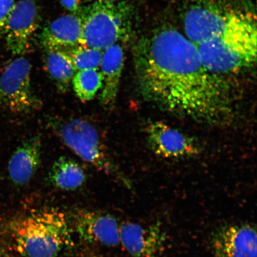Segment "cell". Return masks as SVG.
Wrapping results in <instances>:
<instances>
[{
	"mask_svg": "<svg viewBox=\"0 0 257 257\" xmlns=\"http://www.w3.org/2000/svg\"><path fill=\"white\" fill-rule=\"evenodd\" d=\"M15 3V0H0V38L4 35L9 16Z\"/></svg>",
	"mask_w": 257,
	"mask_h": 257,
	"instance_id": "cell-20",
	"label": "cell"
},
{
	"mask_svg": "<svg viewBox=\"0 0 257 257\" xmlns=\"http://www.w3.org/2000/svg\"><path fill=\"white\" fill-rule=\"evenodd\" d=\"M66 51L71 58L76 72L83 70H98L103 52V50L83 46H78Z\"/></svg>",
	"mask_w": 257,
	"mask_h": 257,
	"instance_id": "cell-19",
	"label": "cell"
},
{
	"mask_svg": "<svg viewBox=\"0 0 257 257\" xmlns=\"http://www.w3.org/2000/svg\"><path fill=\"white\" fill-rule=\"evenodd\" d=\"M0 257H5V256H3V255L2 254H0Z\"/></svg>",
	"mask_w": 257,
	"mask_h": 257,
	"instance_id": "cell-23",
	"label": "cell"
},
{
	"mask_svg": "<svg viewBox=\"0 0 257 257\" xmlns=\"http://www.w3.org/2000/svg\"><path fill=\"white\" fill-rule=\"evenodd\" d=\"M79 13L82 21L79 46L104 50L126 38L128 20L123 3L98 0Z\"/></svg>",
	"mask_w": 257,
	"mask_h": 257,
	"instance_id": "cell-5",
	"label": "cell"
},
{
	"mask_svg": "<svg viewBox=\"0 0 257 257\" xmlns=\"http://www.w3.org/2000/svg\"><path fill=\"white\" fill-rule=\"evenodd\" d=\"M82 21L79 13L60 16L45 27L40 41L46 50L69 51L79 46Z\"/></svg>",
	"mask_w": 257,
	"mask_h": 257,
	"instance_id": "cell-13",
	"label": "cell"
},
{
	"mask_svg": "<svg viewBox=\"0 0 257 257\" xmlns=\"http://www.w3.org/2000/svg\"><path fill=\"white\" fill-rule=\"evenodd\" d=\"M40 21V9L34 0L15 3L4 34L6 47L13 55L21 56L30 51Z\"/></svg>",
	"mask_w": 257,
	"mask_h": 257,
	"instance_id": "cell-7",
	"label": "cell"
},
{
	"mask_svg": "<svg viewBox=\"0 0 257 257\" xmlns=\"http://www.w3.org/2000/svg\"><path fill=\"white\" fill-rule=\"evenodd\" d=\"M146 135L153 152L164 158H185L199 153L194 140L163 122L156 121L148 124Z\"/></svg>",
	"mask_w": 257,
	"mask_h": 257,
	"instance_id": "cell-8",
	"label": "cell"
},
{
	"mask_svg": "<svg viewBox=\"0 0 257 257\" xmlns=\"http://www.w3.org/2000/svg\"><path fill=\"white\" fill-rule=\"evenodd\" d=\"M84 170L75 160L61 157L53 163L48 180L54 187L63 191H74L85 184Z\"/></svg>",
	"mask_w": 257,
	"mask_h": 257,
	"instance_id": "cell-17",
	"label": "cell"
},
{
	"mask_svg": "<svg viewBox=\"0 0 257 257\" xmlns=\"http://www.w3.org/2000/svg\"><path fill=\"white\" fill-rule=\"evenodd\" d=\"M124 51L119 44L106 48L102 52L100 67L103 85L100 94L101 104L106 108L114 107L119 89L124 66Z\"/></svg>",
	"mask_w": 257,
	"mask_h": 257,
	"instance_id": "cell-15",
	"label": "cell"
},
{
	"mask_svg": "<svg viewBox=\"0 0 257 257\" xmlns=\"http://www.w3.org/2000/svg\"><path fill=\"white\" fill-rule=\"evenodd\" d=\"M10 231L23 257H57L72 242L67 217L53 209L17 218L10 224Z\"/></svg>",
	"mask_w": 257,
	"mask_h": 257,
	"instance_id": "cell-3",
	"label": "cell"
},
{
	"mask_svg": "<svg viewBox=\"0 0 257 257\" xmlns=\"http://www.w3.org/2000/svg\"><path fill=\"white\" fill-rule=\"evenodd\" d=\"M44 57L45 70L58 91L64 94L69 91L76 73L71 58L67 51L62 50H46Z\"/></svg>",
	"mask_w": 257,
	"mask_h": 257,
	"instance_id": "cell-16",
	"label": "cell"
},
{
	"mask_svg": "<svg viewBox=\"0 0 257 257\" xmlns=\"http://www.w3.org/2000/svg\"><path fill=\"white\" fill-rule=\"evenodd\" d=\"M72 83L77 97L81 101L87 102L94 99L102 88L103 79L97 69L83 70L76 72Z\"/></svg>",
	"mask_w": 257,
	"mask_h": 257,
	"instance_id": "cell-18",
	"label": "cell"
},
{
	"mask_svg": "<svg viewBox=\"0 0 257 257\" xmlns=\"http://www.w3.org/2000/svg\"><path fill=\"white\" fill-rule=\"evenodd\" d=\"M135 67L141 94L163 110L205 124H224L233 116L228 83L205 68L197 46L172 28L138 43Z\"/></svg>",
	"mask_w": 257,
	"mask_h": 257,
	"instance_id": "cell-1",
	"label": "cell"
},
{
	"mask_svg": "<svg viewBox=\"0 0 257 257\" xmlns=\"http://www.w3.org/2000/svg\"><path fill=\"white\" fill-rule=\"evenodd\" d=\"M31 64L19 57L6 66L0 76V105L15 114H28L41 108L43 101L32 89Z\"/></svg>",
	"mask_w": 257,
	"mask_h": 257,
	"instance_id": "cell-6",
	"label": "cell"
},
{
	"mask_svg": "<svg viewBox=\"0 0 257 257\" xmlns=\"http://www.w3.org/2000/svg\"><path fill=\"white\" fill-rule=\"evenodd\" d=\"M234 14L208 8H192L185 16V35L197 46L220 34L229 24Z\"/></svg>",
	"mask_w": 257,
	"mask_h": 257,
	"instance_id": "cell-12",
	"label": "cell"
},
{
	"mask_svg": "<svg viewBox=\"0 0 257 257\" xmlns=\"http://www.w3.org/2000/svg\"><path fill=\"white\" fill-rule=\"evenodd\" d=\"M42 141L35 136L24 141L13 153L8 163L10 178L15 184H27L41 163Z\"/></svg>",
	"mask_w": 257,
	"mask_h": 257,
	"instance_id": "cell-14",
	"label": "cell"
},
{
	"mask_svg": "<svg viewBox=\"0 0 257 257\" xmlns=\"http://www.w3.org/2000/svg\"><path fill=\"white\" fill-rule=\"evenodd\" d=\"M196 46L205 68L227 82L226 76L238 75L256 63L255 22L249 16L234 13L220 34Z\"/></svg>",
	"mask_w": 257,
	"mask_h": 257,
	"instance_id": "cell-2",
	"label": "cell"
},
{
	"mask_svg": "<svg viewBox=\"0 0 257 257\" xmlns=\"http://www.w3.org/2000/svg\"><path fill=\"white\" fill-rule=\"evenodd\" d=\"M92 0H60L61 4L64 8L72 12V14L78 13L85 4L92 2Z\"/></svg>",
	"mask_w": 257,
	"mask_h": 257,
	"instance_id": "cell-21",
	"label": "cell"
},
{
	"mask_svg": "<svg viewBox=\"0 0 257 257\" xmlns=\"http://www.w3.org/2000/svg\"><path fill=\"white\" fill-rule=\"evenodd\" d=\"M48 126L80 158L130 187V182L115 165L96 127L86 120L50 117Z\"/></svg>",
	"mask_w": 257,
	"mask_h": 257,
	"instance_id": "cell-4",
	"label": "cell"
},
{
	"mask_svg": "<svg viewBox=\"0 0 257 257\" xmlns=\"http://www.w3.org/2000/svg\"><path fill=\"white\" fill-rule=\"evenodd\" d=\"M98 1L114 3V2H115L117 1V0H98Z\"/></svg>",
	"mask_w": 257,
	"mask_h": 257,
	"instance_id": "cell-22",
	"label": "cell"
},
{
	"mask_svg": "<svg viewBox=\"0 0 257 257\" xmlns=\"http://www.w3.org/2000/svg\"><path fill=\"white\" fill-rule=\"evenodd\" d=\"M74 227L86 242L106 247L120 243V226L110 214L94 211H77L73 217Z\"/></svg>",
	"mask_w": 257,
	"mask_h": 257,
	"instance_id": "cell-10",
	"label": "cell"
},
{
	"mask_svg": "<svg viewBox=\"0 0 257 257\" xmlns=\"http://www.w3.org/2000/svg\"><path fill=\"white\" fill-rule=\"evenodd\" d=\"M211 242L215 257H256V232L251 224L221 226Z\"/></svg>",
	"mask_w": 257,
	"mask_h": 257,
	"instance_id": "cell-9",
	"label": "cell"
},
{
	"mask_svg": "<svg viewBox=\"0 0 257 257\" xmlns=\"http://www.w3.org/2000/svg\"><path fill=\"white\" fill-rule=\"evenodd\" d=\"M166 234L161 225L128 222L120 226V243L133 257H158L162 252Z\"/></svg>",
	"mask_w": 257,
	"mask_h": 257,
	"instance_id": "cell-11",
	"label": "cell"
}]
</instances>
